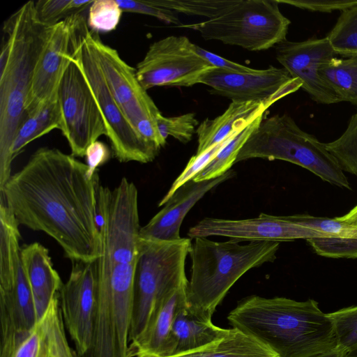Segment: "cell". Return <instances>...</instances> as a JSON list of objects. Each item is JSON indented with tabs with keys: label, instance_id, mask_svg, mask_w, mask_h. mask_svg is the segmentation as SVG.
<instances>
[{
	"label": "cell",
	"instance_id": "obj_32",
	"mask_svg": "<svg viewBox=\"0 0 357 357\" xmlns=\"http://www.w3.org/2000/svg\"><path fill=\"white\" fill-rule=\"evenodd\" d=\"M233 0H155L160 6L187 15L210 20L229 6Z\"/></svg>",
	"mask_w": 357,
	"mask_h": 357
},
{
	"label": "cell",
	"instance_id": "obj_43",
	"mask_svg": "<svg viewBox=\"0 0 357 357\" xmlns=\"http://www.w3.org/2000/svg\"><path fill=\"white\" fill-rule=\"evenodd\" d=\"M337 220L357 228V205L345 215L336 217Z\"/></svg>",
	"mask_w": 357,
	"mask_h": 357
},
{
	"label": "cell",
	"instance_id": "obj_29",
	"mask_svg": "<svg viewBox=\"0 0 357 357\" xmlns=\"http://www.w3.org/2000/svg\"><path fill=\"white\" fill-rule=\"evenodd\" d=\"M93 0H39L35 2L36 20L43 25L51 27L66 18L81 14L89 8Z\"/></svg>",
	"mask_w": 357,
	"mask_h": 357
},
{
	"label": "cell",
	"instance_id": "obj_30",
	"mask_svg": "<svg viewBox=\"0 0 357 357\" xmlns=\"http://www.w3.org/2000/svg\"><path fill=\"white\" fill-rule=\"evenodd\" d=\"M325 144L343 172L357 176V112L351 117L342 135Z\"/></svg>",
	"mask_w": 357,
	"mask_h": 357
},
{
	"label": "cell",
	"instance_id": "obj_17",
	"mask_svg": "<svg viewBox=\"0 0 357 357\" xmlns=\"http://www.w3.org/2000/svg\"><path fill=\"white\" fill-rule=\"evenodd\" d=\"M275 47L278 62L292 78L301 82V88L313 100L327 105L340 102L318 73L321 64L337 55L326 36L302 42L285 40Z\"/></svg>",
	"mask_w": 357,
	"mask_h": 357
},
{
	"label": "cell",
	"instance_id": "obj_41",
	"mask_svg": "<svg viewBox=\"0 0 357 357\" xmlns=\"http://www.w3.org/2000/svg\"><path fill=\"white\" fill-rule=\"evenodd\" d=\"M88 174L91 178L97 174V169L106 163L111 157V151L104 142L97 140L91 143L85 152Z\"/></svg>",
	"mask_w": 357,
	"mask_h": 357
},
{
	"label": "cell",
	"instance_id": "obj_45",
	"mask_svg": "<svg viewBox=\"0 0 357 357\" xmlns=\"http://www.w3.org/2000/svg\"><path fill=\"white\" fill-rule=\"evenodd\" d=\"M342 357H357V346L349 350H344Z\"/></svg>",
	"mask_w": 357,
	"mask_h": 357
},
{
	"label": "cell",
	"instance_id": "obj_21",
	"mask_svg": "<svg viewBox=\"0 0 357 357\" xmlns=\"http://www.w3.org/2000/svg\"><path fill=\"white\" fill-rule=\"evenodd\" d=\"M278 100L238 102L231 101L220 116L203 121L197 128V149L200 154L219 144L235 132L250 124Z\"/></svg>",
	"mask_w": 357,
	"mask_h": 357
},
{
	"label": "cell",
	"instance_id": "obj_27",
	"mask_svg": "<svg viewBox=\"0 0 357 357\" xmlns=\"http://www.w3.org/2000/svg\"><path fill=\"white\" fill-rule=\"evenodd\" d=\"M45 317L48 357H80L67 341L59 296L52 300Z\"/></svg>",
	"mask_w": 357,
	"mask_h": 357
},
{
	"label": "cell",
	"instance_id": "obj_12",
	"mask_svg": "<svg viewBox=\"0 0 357 357\" xmlns=\"http://www.w3.org/2000/svg\"><path fill=\"white\" fill-rule=\"evenodd\" d=\"M184 36H169L150 45L136 66L138 80L147 91L155 86H192L214 68Z\"/></svg>",
	"mask_w": 357,
	"mask_h": 357
},
{
	"label": "cell",
	"instance_id": "obj_9",
	"mask_svg": "<svg viewBox=\"0 0 357 357\" xmlns=\"http://www.w3.org/2000/svg\"><path fill=\"white\" fill-rule=\"evenodd\" d=\"M82 30L126 119L138 135L160 152L166 144L156 123V116L160 112L138 80L136 69L128 64L116 50L104 43L98 33L89 28L85 19Z\"/></svg>",
	"mask_w": 357,
	"mask_h": 357
},
{
	"label": "cell",
	"instance_id": "obj_26",
	"mask_svg": "<svg viewBox=\"0 0 357 357\" xmlns=\"http://www.w3.org/2000/svg\"><path fill=\"white\" fill-rule=\"evenodd\" d=\"M264 114L238 131L218 153L213 159L193 178L195 181L210 180L221 176L235 163L236 157L263 118Z\"/></svg>",
	"mask_w": 357,
	"mask_h": 357
},
{
	"label": "cell",
	"instance_id": "obj_20",
	"mask_svg": "<svg viewBox=\"0 0 357 357\" xmlns=\"http://www.w3.org/2000/svg\"><path fill=\"white\" fill-rule=\"evenodd\" d=\"M21 257L39 321L59 294L63 282L53 266L49 250L40 243L22 246Z\"/></svg>",
	"mask_w": 357,
	"mask_h": 357
},
{
	"label": "cell",
	"instance_id": "obj_7",
	"mask_svg": "<svg viewBox=\"0 0 357 357\" xmlns=\"http://www.w3.org/2000/svg\"><path fill=\"white\" fill-rule=\"evenodd\" d=\"M191 243L188 238L174 241L140 238L129 343L145 331L162 301L173 290L188 282L185 265Z\"/></svg>",
	"mask_w": 357,
	"mask_h": 357
},
{
	"label": "cell",
	"instance_id": "obj_37",
	"mask_svg": "<svg viewBox=\"0 0 357 357\" xmlns=\"http://www.w3.org/2000/svg\"><path fill=\"white\" fill-rule=\"evenodd\" d=\"M296 223L326 234L331 237H357V228L335 218L315 217L307 214L291 215Z\"/></svg>",
	"mask_w": 357,
	"mask_h": 357
},
{
	"label": "cell",
	"instance_id": "obj_36",
	"mask_svg": "<svg viewBox=\"0 0 357 357\" xmlns=\"http://www.w3.org/2000/svg\"><path fill=\"white\" fill-rule=\"evenodd\" d=\"M314 252L331 258H357V237H322L307 240Z\"/></svg>",
	"mask_w": 357,
	"mask_h": 357
},
{
	"label": "cell",
	"instance_id": "obj_1",
	"mask_svg": "<svg viewBox=\"0 0 357 357\" xmlns=\"http://www.w3.org/2000/svg\"><path fill=\"white\" fill-rule=\"evenodd\" d=\"M97 174L58 149L41 147L3 189L2 201L17 224L43 231L72 261L91 262L100 254Z\"/></svg>",
	"mask_w": 357,
	"mask_h": 357
},
{
	"label": "cell",
	"instance_id": "obj_15",
	"mask_svg": "<svg viewBox=\"0 0 357 357\" xmlns=\"http://www.w3.org/2000/svg\"><path fill=\"white\" fill-rule=\"evenodd\" d=\"M199 84L208 86L211 93L238 102L279 100L302 86L284 68L273 66L246 73L214 68L202 77Z\"/></svg>",
	"mask_w": 357,
	"mask_h": 357
},
{
	"label": "cell",
	"instance_id": "obj_11",
	"mask_svg": "<svg viewBox=\"0 0 357 357\" xmlns=\"http://www.w3.org/2000/svg\"><path fill=\"white\" fill-rule=\"evenodd\" d=\"M57 98L61 112L60 130L74 157H84L87 147L107 135L97 102L77 63L70 61L60 81Z\"/></svg>",
	"mask_w": 357,
	"mask_h": 357
},
{
	"label": "cell",
	"instance_id": "obj_24",
	"mask_svg": "<svg viewBox=\"0 0 357 357\" xmlns=\"http://www.w3.org/2000/svg\"><path fill=\"white\" fill-rule=\"evenodd\" d=\"M61 121V112L57 97L27 113L15 134L10 149L11 160L13 161L31 142L54 129L59 130Z\"/></svg>",
	"mask_w": 357,
	"mask_h": 357
},
{
	"label": "cell",
	"instance_id": "obj_42",
	"mask_svg": "<svg viewBox=\"0 0 357 357\" xmlns=\"http://www.w3.org/2000/svg\"><path fill=\"white\" fill-rule=\"evenodd\" d=\"M194 49L202 58L206 60L215 68L238 73L250 72L254 70V68L250 67L225 59L216 54L203 49L195 44L194 45Z\"/></svg>",
	"mask_w": 357,
	"mask_h": 357
},
{
	"label": "cell",
	"instance_id": "obj_8",
	"mask_svg": "<svg viewBox=\"0 0 357 357\" xmlns=\"http://www.w3.org/2000/svg\"><path fill=\"white\" fill-rule=\"evenodd\" d=\"M277 0H233L218 15L178 26L192 29L208 40L262 51L284 41L290 20L280 11Z\"/></svg>",
	"mask_w": 357,
	"mask_h": 357
},
{
	"label": "cell",
	"instance_id": "obj_39",
	"mask_svg": "<svg viewBox=\"0 0 357 357\" xmlns=\"http://www.w3.org/2000/svg\"><path fill=\"white\" fill-rule=\"evenodd\" d=\"M46 335L45 314L26 337L17 346L11 357H39Z\"/></svg>",
	"mask_w": 357,
	"mask_h": 357
},
{
	"label": "cell",
	"instance_id": "obj_18",
	"mask_svg": "<svg viewBox=\"0 0 357 357\" xmlns=\"http://www.w3.org/2000/svg\"><path fill=\"white\" fill-rule=\"evenodd\" d=\"M234 175V171L230 169L215 178L202 181L191 179L184 183L172 195L165 206L141 227L140 238L162 241L180 240V228L190 210L208 192Z\"/></svg>",
	"mask_w": 357,
	"mask_h": 357
},
{
	"label": "cell",
	"instance_id": "obj_10",
	"mask_svg": "<svg viewBox=\"0 0 357 357\" xmlns=\"http://www.w3.org/2000/svg\"><path fill=\"white\" fill-rule=\"evenodd\" d=\"M81 15L75 31L71 55L82 72L102 115L115 158L121 162L153 161L159 152L131 127L114 100L82 30Z\"/></svg>",
	"mask_w": 357,
	"mask_h": 357
},
{
	"label": "cell",
	"instance_id": "obj_33",
	"mask_svg": "<svg viewBox=\"0 0 357 357\" xmlns=\"http://www.w3.org/2000/svg\"><path fill=\"white\" fill-rule=\"evenodd\" d=\"M156 123L165 140L171 136L184 144L192 139L199 125L195 114L192 112L170 117L165 116L160 112L156 116Z\"/></svg>",
	"mask_w": 357,
	"mask_h": 357
},
{
	"label": "cell",
	"instance_id": "obj_46",
	"mask_svg": "<svg viewBox=\"0 0 357 357\" xmlns=\"http://www.w3.org/2000/svg\"><path fill=\"white\" fill-rule=\"evenodd\" d=\"M39 357H48V349H47V342H46V335H45V342H44V344H43V346L42 348V351L40 352Z\"/></svg>",
	"mask_w": 357,
	"mask_h": 357
},
{
	"label": "cell",
	"instance_id": "obj_35",
	"mask_svg": "<svg viewBox=\"0 0 357 357\" xmlns=\"http://www.w3.org/2000/svg\"><path fill=\"white\" fill-rule=\"evenodd\" d=\"M332 320L338 339V344L344 350L357 346V305L327 313Z\"/></svg>",
	"mask_w": 357,
	"mask_h": 357
},
{
	"label": "cell",
	"instance_id": "obj_16",
	"mask_svg": "<svg viewBox=\"0 0 357 357\" xmlns=\"http://www.w3.org/2000/svg\"><path fill=\"white\" fill-rule=\"evenodd\" d=\"M81 14L52 26L35 67L24 105L26 114L57 97L60 81L70 61L73 40Z\"/></svg>",
	"mask_w": 357,
	"mask_h": 357
},
{
	"label": "cell",
	"instance_id": "obj_40",
	"mask_svg": "<svg viewBox=\"0 0 357 357\" xmlns=\"http://www.w3.org/2000/svg\"><path fill=\"white\" fill-rule=\"evenodd\" d=\"M279 3H285L301 9L312 11L331 13L342 10L357 6V0H277Z\"/></svg>",
	"mask_w": 357,
	"mask_h": 357
},
{
	"label": "cell",
	"instance_id": "obj_6",
	"mask_svg": "<svg viewBox=\"0 0 357 357\" xmlns=\"http://www.w3.org/2000/svg\"><path fill=\"white\" fill-rule=\"evenodd\" d=\"M19 225L0 208V353L9 354L38 321L22 257Z\"/></svg>",
	"mask_w": 357,
	"mask_h": 357
},
{
	"label": "cell",
	"instance_id": "obj_3",
	"mask_svg": "<svg viewBox=\"0 0 357 357\" xmlns=\"http://www.w3.org/2000/svg\"><path fill=\"white\" fill-rule=\"evenodd\" d=\"M35 2L23 4L5 22L0 54V189L11 176L10 149L26 116L24 105L36 63L51 27L36 18Z\"/></svg>",
	"mask_w": 357,
	"mask_h": 357
},
{
	"label": "cell",
	"instance_id": "obj_25",
	"mask_svg": "<svg viewBox=\"0 0 357 357\" xmlns=\"http://www.w3.org/2000/svg\"><path fill=\"white\" fill-rule=\"evenodd\" d=\"M319 75L336 94L340 102L357 106V54L333 59L321 64Z\"/></svg>",
	"mask_w": 357,
	"mask_h": 357
},
{
	"label": "cell",
	"instance_id": "obj_34",
	"mask_svg": "<svg viewBox=\"0 0 357 357\" xmlns=\"http://www.w3.org/2000/svg\"><path fill=\"white\" fill-rule=\"evenodd\" d=\"M248 126V125H247ZM244 126L243 128H245ZM239 129L223 142L217 144L200 154L193 155L186 165L183 172L175 179L166 195L162 198L158 206H162L169 200L172 195L181 185L193 179L218 154L220 150L241 130Z\"/></svg>",
	"mask_w": 357,
	"mask_h": 357
},
{
	"label": "cell",
	"instance_id": "obj_13",
	"mask_svg": "<svg viewBox=\"0 0 357 357\" xmlns=\"http://www.w3.org/2000/svg\"><path fill=\"white\" fill-rule=\"evenodd\" d=\"M68 279L59 291V305L64 323L77 353L82 357L93 335L97 305L96 261H73Z\"/></svg>",
	"mask_w": 357,
	"mask_h": 357
},
{
	"label": "cell",
	"instance_id": "obj_19",
	"mask_svg": "<svg viewBox=\"0 0 357 357\" xmlns=\"http://www.w3.org/2000/svg\"><path fill=\"white\" fill-rule=\"evenodd\" d=\"M188 282L170 292L153 312L142 334L129 343L128 357H167L174 319L188 303Z\"/></svg>",
	"mask_w": 357,
	"mask_h": 357
},
{
	"label": "cell",
	"instance_id": "obj_44",
	"mask_svg": "<svg viewBox=\"0 0 357 357\" xmlns=\"http://www.w3.org/2000/svg\"><path fill=\"white\" fill-rule=\"evenodd\" d=\"M344 351V349L338 345L335 349L321 354L314 357H342Z\"/></svg>",
	"mask_w": 357,
	"mask_h": 357
},
{
	"label": "cell",
	"instance_id": "obj_22",
	"mask_svg": "<svg viewBox=\"0 0 357 357\" xmlns=\"http://www.w3.org/2000/svg\"><path fill=\"white\" fill-rule=\"evenodd\" d=\"M211 317L188 303L181 309L173 324L167 357L200 349L226 336L230 328L215 326Z\"/></svg>",
	"mask_w": 357,
	"mask_h": 357
},
{
	"label": "cell",
	"instance_id": "obj_5",
	"mask_svg": "<svg viewBox=\"0 0 357 357\" xmlns=\"http://www.w3.org/2000/svg\"><path fill=\"white\" fill-rule=\"evenodd\" d=\"M252 158L287 161L306 169L324 181L351 189L325 143L303 131L286 114L263 116L241 149L235 163Z\"/></svg>",
	"mask_w": 357,
	"mask_h": 357
},
{
	"label": "cell",
	"instance_id": "obj_23",
	"mask_svg": "<svg viewBox=\"0 0 357 357\" xmlns=\"http://www.w3.org/2000/svg\"><path fill=\"white\" fill-rule=\"evenodd\" d=\"M169 357H278L255 337L231 328L224 337L200 349Z\"/></svg>",
	"mask_w": 357,
	"mask_h": 357
},
{
	"label": "cell",
	"instance_id": "obj_14",
	"mask_svg": "<svg viewBox=\"0 0 357 357\" xmlns=\"http://www.w3.org/2000/svg\"><path fill=\"white\" fill-rule=\"evenodd\" d=\"M190 238L224 236L239 241H292L296 239L331 237L315 229L301 225L291 215H273L260 213L253 218L228 220L204 218L190 227Z\"/></svg>",
	"mask_w": 357,
	"mask_h": 357
},
{
	"label": "cell",
	"instance_id": "obj_28",
	"mask_svg": "<svg viewBox=\"0 0 357 357\" xmlns=\"http://www.w3.org/2000/svg\"><path fill=\"white\" fill-rule=\"evenodd\" d=\"M326 37L337 54H357V6L342 11Z\"/></svg>",
	"mask_w": 357,
	"mask_h": 357
},
{
	"label": "cell",
	"instance_id": "obj_38",
	"mask_svg": "<svg viewBox=\"0 0 357 357\" xmlns=\"http://www.w3.org/2000/svg\"><path fill=\"white\" fill-rule=\"evenodd\" d=\"M116 2L123 12L152 16L177 26L182 24L177 13L159 6L155 0H116Z\"/></svg>",
	"mask_w": 357,
	"mask_h": 357
},
{
	"label": "cell",
	"instance_id": "obj_2",
	"mask_svg": "<svg viewBox=\"0 0 357 357\" xmlns=\"http://www.w3.org/2000/svg\"><path fill=\"white\" fill-rule=\"evenodd\" d=\"M227 319L278 357H314L339 345L332 320L314 299L254 295L240 301Z\"/></svg>",
	"mask_w": 357,
	"mask_h": 357
},
{
	"label": "cell",
	"instance_id": "obj_31",
	"mask_svg": "<svg viewBox=\"0 0 357 357\" xmlns=\"http://www.w3.org/2000/svg\"><path fill=\"white\" fill-rule=\"evenodd\" d=\"M123 13L116 0H93L89 8L86 23L94 32H110L117 27Z\"/></svg>",
	"mask_w": 357,
	"mask_h": 357
},
{
	"label": "cell",
	"instance_id": "obj_4",
	"mask_svg": "<svg viewBox=\"0 0 357 357\" xmlns=\"http://www.w3.org/2000/svg\"><path fill=\"white\" fill-rule=\"evenodd\" d=\"M189 255L190 278L188 303L213 315L230 288L249 270L276 259L280 242L252 241L241 244L229 238L216 242L207 237L193 238Z\"/></svg>",
	"mask_w": 357,
	"mask_h": 357
}]
</instances>
